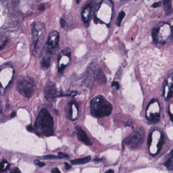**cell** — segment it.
<instances>
[{"label":"cell","mask_w":173,"mask_h":173,"mask_svg":"<svg viewBox=\"0 0 173 173\" xmlns=\"http://www.w3.org/2000/svg\"><path fill=\"white\" fill-rule=\"evenodd\" d=\"M59 35L58 32L53 30L49 33L43 49L44 55L50 57L56 52L59 49Z\"/></svg>","instance_id":"obj_4"},{"label":"cell","mask_w":173,"mask_h":173,"mask_svg":"<svg viewBox=\"0 0 173 173\" xmlns=\"http://www.w3.org/2000/svg\"><path fill=\"white\" fill-rule=\"evenodd\" d=\"M90 160H91V157L88 156V157H85L83 158L72 160V161H71V163L73 164H85L88 163Z\"/></svg>","instance_id":"obj_16"},{"label":"cell","mask_w":173,"mask_h":173,"mask_svg":"<svg viewBox=\"0 0 173 173\" xmlns=\"http://www.w3.org/2000/svg\"><path fill=\"white\" fill-rule=\"evenodd\" d=\"M125 13L124 11H121V12L119 13V15L118 16V17L116 21V24L118 26H121V21H122L123 18L125 17Z\"/></svg>","instance_id":"obj_19"},{"label":"cell","mask_w":173,"mask_h":173,"mask_svg":"<svg viewBox=\"0 0 173 173\" xmlns=\"http://www.w3.org/2000/svg\"><path fill=\"white\" fill-rule=\"evenodd\" d=\"M35 83L29 77H25L18 82L17 89L20 94L26 98H30L33 93Z\"/></svg>","instance_id":"obj_5"},{"label":"cell","mask_w":173,"mask_h":173,"mask_svg":"<svg viewBox=\"0 0 173 173\" xmlns=\"http://www.w3.org/2000/svg\"><path fill=\"white\" fill-rule=\"evenodd\" d=\"M111 104L102 95L95 97L90 103V112L92 116L103 118L110 116L112 112Z\"/></svg>","instance_id":"obj_2"},{"label":"cell","mask_w":173,"mask_h":173,"mask_svg":"<svg viewBox=\"0 0 173 173\" xmlns=\"http://www.w3.org/2000/svg\"><path fill=\"white\" fill-rule=\"evenodd\" d=\"M10 173H21V172H20V170L18 168H14L12 169Z\"/></svg>","instance_id":"obj_28"},{"label":"cell","mask_w":173,"mask_h":173,"mask_svg":"<svg viewBox=\"0 0 173 173\" xmlns=\"http://www.w3.org/2000/svg\"><path fill=\"white\" fill-rule=\"evenodd\" d=\"M161 2H157V3H154L153 4V5H152V7H153V8H157L158 7H160V6L161 5Z\"/></svg>","instance_id":"obj_29"},{"label":"cell","mask_w":173,"mask_h":173,"mask_svg":"<svg viewBox=\"0 0 173 173\" xmlns=\"http://www.w3.org/2000/svg\"><path fill=\"white\" fill-rule=\"evenodd\" d=\"M42 160H56V159H60L59 156H56L54 155H47L39 157Z\"/></svg>","instance_id":"obj_21"},{"label":"cell","mask_w":173,"mask_h":173,"mask_svg":"<svg viewBox=\"0 0 173 173\" xmlns=\"http://www.w3.org/2000/svg\"><path fill=\"white\" fill-rule=\"evenodd\" d=\"M79 107L77 103L74 102L70 104L69 109V117L71 120H75L78 117Z\"/></svg>","instance_id":"obj_11"},{"label":"cell","mask_w":173,"mask_h":173,"mask_svg":"<svg viewBox=\"0 0 173 173\" xmlns=\"http://www.w3.org/2000/svg\"><path fill=\"white\" fill-rule=\"evenodd\" d=\"M165 166L169 170H173V158H169L165 163Z\"/></svg>","instance_id":"obj_20"},{"label":"cell","mask_w":173,"mask_h":173,"mask_svg":"<svg viewBox=\"0 0 173 173\" xmlns=\"http://www.w3.org/2000/svg\"><path fill=\"white\" fill-rule=\"evenodd\" d=\"M144 136V131L142 129H138L124 139V143L131 148H135L143 143Z\"/></svg>","instance_id":"obj_6"},{"label":"cell","mask_w":173,"mask_h":173,"mask_svg":"<svg viewBox=\"0 0 173 173\" xmlns=\"http://www.w3.org/2000/svg\"><path fill=\"white\" fill-rule=\"evenodd\" d=\"M32 53L38 56L41 53V48L45 36V26L42 23L35 22L32 26Z\"/></svg>","instance_id":"obj_3"},{"label":"cell","mask_w":173,"mask_h":173,"mask_svg":"<svg viewBox=\"0 0 173 173\" xmlns=\"http://www.w3.org/2000/svg\"><path fill=\"white\" fill-rule=\"evenodd\" d=\"M27 130L30 131V132H33V131L35 130V129L33 128V127L32 126H31V125H29V126H27Z\"/></svg>","instance_id":"obj_32"},{"label":"cell","mask_w":173,"mask_h":173,"mask_svg":"<svg viewBox=\"0 0 173 173\" xmlns=\"http://www.w3.org/2000/svg\"><path fill=\"white\" fill-rule=\"evenodd\" d=\"M92 6L91 4L86 5L81 12V18L85 23L88 22L92 13Z\"/></svg>","instance_id":"obj_13"},{"label":"cell","mask_w":173,"mask_h":173,"mask_svg":"<svg viewBox=\"0 0 173 173\" xmlns=\"http://www.w3.org/2000/svg\"><path fill=\"white\" fill-rule=\"evenodd\" d=\"M58 156L60 158H68V157H69V156L68 154H63V153H62V152H59V154H58Z\"/></svg>","instance_id":"obj_26"},{"label":"cell","mask_w":173,"mask_h":173,"mask_svg":"<svg viewBox=\"0 0 173 173\" xmlns=\"http://www.w3.org/2000/svg\"><path fill=\"white\" fill-rule=\"evenodd\" d=\"M95 78L96 81L100 84H103L106 81V78L104 72L101 69H96L95 72Z\"/></svg>","instance_id":"obj_14"},{"label":"cell","mask_w":173,"mask_h":173,"mask_svg":"<svg viewBox=\"0 0 173 173\" xmlns=\"http://www.w3.org/2000/svg\"><path fill=\"white\" fill-rule=\"evenodd\" d=\"M71 50L69 48H66L62 51L59 55L58 59V71L62 73L65 67L69 63L71 59Z\"/></svg>","instance_id":"obj_8"},{"label":"cell","mask_w":173,"mask_h":173,"mask_svg":"<svg viewBox=\"0 0 173 173\" xmlns=\"http://www.w3.org/2000/svg\"><path fill=\"white\" fill-rule=\"evenodd\" d=\"M77 137L80 141L82 142L87 145H92V142L90 141V139L88 137L86 132L83 129H82L81 128H77Z\"/></svg>","instance_id":"obj_12"},{"label":"cell","mask_w":173,"mask_h":173,"mask_svg":"<svg viewBox=\"0 0 173 173\" xmlns=\"http://www.w3.org/2000/svg\"><path fill=\"white\" fill-rule=\"evenodd\" d=\"M104 173H114V171L113 170L110 169V170H109L108 171H106Z\"/></svg>","instance_id":"obj_34"},{"label":"cell","mask_w":173,"mask_h":173,"mask_svg":"<svg viewBox=\"0 0 173 173\" xmlns=\"http://www.w3.org/2000/svg\"><path fill=\"white\" fill-rule=\"evenodd\" d=\"M146 117L153 123H157L160 118V106L156 100H152L146 110Z\"/></svg>","instance_id":"obj_7"},{"label":"cell","mask_w":173,"mask_h":173,"mask_svg":"<svg viewBox=\"0 0 173 173\" xmlns=\"http://www.w3.org/2000/svg\"><path fill=\"white\" fill-rule=\"evenodd\" d=\"M8 164V161L6 160H3L1 163V172H3L4 171L6 170L8 168L10 167V164H8L7 166H5V164Z\"/></svg>","instance_id":"obj_22"},{"label":"cell","mask_w":173,"mask_h":173,"mask_svg":"<svg viewBox=\"0 0 173 173\" xmlns=\"http://www.w3.org/2000/svg\"><path fill=\"white\" fill-rule=\"evenodd\" d=\"M34 163L35 164H36L37 166H39L40 167H43L45 166V163L43 162H41L39 161V160H36L34 161Z\"/></svg>","instance_id":"obj_23"},{"label":"cell","mask_w":173,"mask_h":173,"mask_svg":"<svg viewBox=\"0 0 173 173\" xmlns=\"http://www.w3.org/2000/svg\"><path fill=\"white\" fill-rule=\"evenodd\" d=\"M65 164V168H66L67 170H70V169H71V168H72V166H71L70 164H69L68 163H66Z\"/></svg>","instance_id":"obj_31"},{"label":"cell","mask_w":173,"mask_h":173,"mask_svg":"<svg viewBox=\"0 0 173 173\" xmlns=\"http://www.w3.org/2000/svg\"><path fill=\"white\" fill-rule=\"evenodd\" d=\"M172 0H164L163 2L164 11L167 14H169L172 12Z\"/></svg>","instance_id":"obj_17"},{"label":"cell","mask_w":173,"mask_h":173,"mask_svg":"<svg viewBox=\"0 0 173 173\" xmlns=\"http://www.w3.org/2000/svg\"><path fill=\"white\" fill-rule=\"evenodd\" d=\"M35 131L40 136H51L54 134V121L46 109L40 112L35 123Z\"/></svg>","instance_id":"obj_1"},{"label":"cell","mask_w":173,"mask_h":173,"mask_svg":"<svg viewBox=\"0 0 173 173\" xmlns=\"http://www.w3.org/2000/svg\"><path fill=\"white\" fill-rule=\"evenodd\" d=\"M171 38L173 39V26H172L171 28V33H170V36Z\"/></svg>","instance_id":"obj_33"},{"label":"cell","mask_w":173,"mask_h":173,"mask_svg":"<svg viewBox=\"0 0 173 173\" xmlns=\"http://www.w3.org/2000/svg\"><path fill=\"white\" fill-rule=\"evenodd\" d=\"M50 57L44 55L41 60V66L42 68L43 69H48L50 65Z\"/></svg>","instance_id":"obj_15"},{"label":"cell","mask_w":173,"mask_h":173,"mask_svg":"<svg viewBox=\"0 0 173 173\" xmlns=\"http://www.w3.org/2000/svg\"><path fill=\"white\" fill-rule=\"evenodd\" d=\"M163 141H164V138H163V136L161 135L160 139L159 142H158V144H157V148H158V151H160V149L161 148V146L163 143Z\"/></svg>","instance_id":"obj_24"},{"label":"cell","mask_w":173,"mask_h":173,"mask_svg":"<svg viewBox=\"0 0 173 173\" xmlns=\"http://www.w3.org/2000/svg\"><path fill=\"white\" fill-rule=\"evenodd\" d=\"M60 26H62V27H63L64 29H65V27H66V21L63 19L61 18L60 20Z\"/></svg>","instance_id":"obj_27"},{"label":"cell","mask_w":173,"mask_h":173,"mask_svg":"<svg viewBox=\"0 0 173 173\" xmlns=\"http://www.w3.org/2000/svg\"><path fill=\"white\" fill-rule=\"evenodd\" d=\"M79 1H80V0H77V4H78V3H79Z\"/></svg>","instance_id":"obj_37"},{"label":"cell","mask_w":173,"mask_h":173,"mask_svg":"<svg viewBox=\"0 0 173 173\" xmlns=\"http://www.w3.org/2000/svg\"><path fill=\"white\" fill-rule=\"evenodd\" d=\"M159 33V29H154L152 30V36L154 43H158V36Z\"/></svg>","instance_id":"obj_18"},{"label":"cell","mask_w":173,"mask_h":173,"mask_svg":"<svg viewBox=\"0 0 173 173\" xmlns=\"http://www.w3.org/2000/svg\"><path fill=\"white\" fill-rule=\"evenodd\" d=\"M44 97L48 101L53 100L58 97V91L56 85L52 82H48L44 88Z\"/></svg>","instance_id":"obj_9"},{"label":"cell","mask_w":173,"mask_h":173,"mask_svg":"<svg viewBox=\"0 0 173 173\" xmlns=\"http://www.w3.org/2000/svg\"><path fill=\"white\" fill-rule=\"evenodd\" d=\"M51 173H61L59 170V169L57 168H54L53 169H52L51 170Z\"/></svg>","instance_id":"obj_30"},{"label":"cell","mask_w":173,"mask_h":173,"mask_svg":"<svg viewBox=\"0 0 173 173\" xmlns=\"http://www.w3.org/2000/svg\"><path fill=\"white\" fill-rule=\"evenodd\" d=\"M112 87L114 88L116 90H118L119 88V84L116 81H113V83H112Z\"/></svg>","instance_id":"obj_25"},{"label":"cell","mask_w":173,"mask_h":173,"mask_svg":"<svg viewBox=\"0 0 173 173\" xmlns=\"http://www.w3.org/2000/svg\"><path fill=\"white\" fill-rule=\"evenodd\" d=\"M15 116V112H14L13 113V114L12 113V115H11V116H12V117H14V116Z\"/></svg>","instance_id":"obj_35"},{"label":"cell","mask_w":173,"mask_h":173,"mask_svg":"<svg viewBox=\"0 0 173 173\" xmlns=\"http://www.w3.org/2000/svg\"><path fill=\"white\" fill-rule=\"evenodd\" d=\"M173 94V73L171 74L166 80L163 95L165 99L169 100Z\"/></svg>","instance_id":"obj_10"},{"label":"cell","mask_w":173,"mask_h":173,"mask_svg":"<svg viewBox=\"0 0 173 173\" xmlns=\"http://www.w3.org/2000/svg\"><path fill=\"white\" fill-rule=\"evenodd\" d=\"M171 155L172 156V157L173 158V150L171 151Z\"/></svg>","instance_id":"obj_36"}]
</instances>
